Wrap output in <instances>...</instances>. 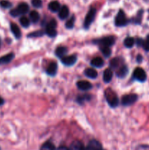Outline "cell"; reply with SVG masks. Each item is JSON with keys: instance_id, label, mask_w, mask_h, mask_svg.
<instances>
[{"instance_id": "cell-8", "label": "cell", "mask_w": 149, "mask_h": 150, "mask_svg": "<svg viewBox=\"0 0 149 150\" xmlns=\"http://www.w3.org/2000/svg\"><path fill=\"white\" fill-rule=\"evenodd\" d=\"M133 77L135 80L138 81L140 82H144L147 79V76H146V73L145 72V70H143L141 67H137L135 70H134V73H133Z\"/></svg>"}, {"instance_id": "cell-29", "label": "cell", "mask_w": 149, "mask_h": 150, "mask_svg": "<svg viewBox=\"0 0 149 150\" xmlns=\"http://www.w3.org/2000/svg\"><path fill=\"white\" fill-rule=\"evenodd\" d=\"M20 23L23 27L27 28L30 25V21L28 18L25 17V16H22L20 18Z\"/></svg>"}, {"instance_id": "cell-26", "label": "cell", "mask_w": 149, "mask_h": 150, "mask_svg": "<svg viewBox=\"0 0 149 150\" xmlns=\"http://www.w3.org/2000/svg\"><path fill=\"white\" fill-rule=\"evenodd\" d=\"M29 17H30L31 21H32L33 23H37V22H38V21L39 20L40 16H39V14L38 13V12L33 10V11L31 12L30 14H29Z\"/></svg>"}, {"instance_id": "cell-33", "label": "cell", "mask_w": 149, "mask_h": 150, "mask_svg": "<svg viewBox=\"0 0 149 150\" xmlns=\"http://www.w3.org/2000/svg\"><path fill=\"white\" fill-rule=\"evenodd\" d=\"M32 4L36 8H39L42 6V0H32Z\"/></svg>"}, {"instance_id": "cell-22", "label": "cell", "mask_w": 149, "mask_h": 150, "mask_svg": "<svg viewBox=\"0 0 149 150\" xmlns=\"http://www.w3.org/2000/svg\"><path fill=\"white\" fill-rule=\"evenodd\" d=\"M91 64L95 67H102L104 65V61L101 57H95L91 61Z\"/></svg>"}, {"instance_id": "cell-6", "label": "cell", "mask_w": 149, "mask_h": 150, "mask_svg": "<svg viewBox=\"0 0 149 150\" xmlns=\"http://www.w3.org/2000/svg\"><path fill=\"white\" fill-rule=\"evenodd\" d=\"M96 9L93 8V7H91V8L89 10V11L88 12L84 20V27L86 28V29H88V28L90 26V25L93 23V20H94L95 18V16H96Z\"/></svg>"}, {"instance_id": "cell-39", "label": "cell", "mask_w": 149, "mask_h": 150, "mask_svg": "<svg viewBox=\"0 0 149 150\" xmlns=\"http://www.w3.org/2000/svg\"><path fill=\"white\" fill-rule=\"evenodd\" d=\"M4 99H3L2 98H1V97H0V105H3V104H4Z\"/></svg>"}, {"instance_id": "cell-15", "label": "cell", "mask_w": 149, "mask_h": 150, "mask_svg": "<svg viewBox=\"0 0 149 150\" xmlns=\"http://www.w3.org/2000/svg\"><path fill=\"white\" fill-rule=\"evenodd\" d=\"M70 14V11H69V8L66 5H64L63 7H61L60 8L59 11H58V17L61 19V20H64V19L67 18L69 16Z\"/></svg>"}, {"instance_id": "cell-1", "label": "cell", "mask_w": 149, "mask_h": 150, "mask_svg": "<svg viewBox=\"0 0 149 150\" xmlns=\"http://www.w3.org/2000/svg\"><path fill=\"white\" fill-rule=\"evenodd\" d=\"M105 96L110 106L112 107V108H115V107L118 106V103H119L118 96L112 89H107L105 92Z\"/></svg>"}, {"instance_id": "cell-34", "label": "cell", "mask_w": 149, "mask_h": 150, "mask_svg": "<svg viewBox=\"0 0 149 150\" xmlns=\"http://www.w3.org/2000/svg\"><path fill=\"white\" fill-rule=\"evenodd\" d=\"M0 5L1 6L4 8H9L12 6V4L9 1H7V0H1L0 1Z\"/></svg>"}, {"instance_id": "cell-5", "label": "cell", "mask_w": 149, "mask_h": 150, "mask_svg": "<svg viewBox=\"0 0 149 150\" xmlns=\"http://www.w3.org/2000/svg\"><path fill=\"white\" fill-rule=\"evenodd\" d=\"M115 38L113 36H108L101 38V39L96 40V41H94V42H96L99 45V47H111L115 43Z\"/></svg>"}, {"instance_id": "cell-19", "label": "cell", "mask_w": 149, "mask_h": 150, "mask_svg": "<svg viewBox=\"0 0 149 150\" xmlns=\"http://www.w3.org/2000/svg\"><path fill=\"white\" fill-rule=\"evenodd\" d=\"M127 73H128V67H127L125 64H123V65L121 66V67H120L116 71L117 76L119 78L125 77L126 75H127Z\"/></svg>"}, {"instance_id": "cell-2", "label": "cell", "mask_w": 149, "mask_h": 150, "mask_svg": "<svg viewBox=\"0 0 149 150\" xmlns=\"http://www.w3.org/2000/svg\"><path fill=\"white\" fill-rule=\"evenodd\" d=\"M29 7L26 3L22 2L18 4L16 8L13 9L10 11V15L13 17H18V16H21V15H25L29 12Z\"/></svg>"}, {"instance_id": "cell-40", "label": "cell", "mask_w": 149, "mask_h": 150, "mask_svg": "<svg viewBox=\"0 0 149 150\" xmlns=\"http://www.w3.org/2000/svg\"><path fill=\"white\" fill-rule=\"evenodd\" d=\"M1 39H0V47H1Z\"/></svg>"}, {"instance_id": "cell-4", "label": "cell", "mask_w": 149, "mask_h": 150, "mask_svg": "<svg viewBox=\"0 0 149 150\" xmlns=\"http://www.w3.org/2000/svg\"><path fill=\"white\" fill-rule=\"evenodd\" d=\"M56 27V21L55 19H52L45 26V34L51 38L56 37L57 35Z\"/></svg>"}, {"instance_id": "cell-31", "label": "cell", "mask_w": 149, "mask_h": 150, "mask_svg": "<svg viewBox=\"0 0 149 150\" xmlns=\"http://www.w3.org/2000/svg\"><path fill=\"white\" fill-rule=\"evenodd\" d=\"M74 21H75V18H74V16H72L66 23V27L67 29H72L74 25Z\"/></svg>"}, {"instance_id": "cell-35", "label": "cell", "mask_w": 149, "mask_h": 150, "mask_svg": "<svg viewBox=\"0 0 149 150\" xmlns=\"http://www.w3.org/2000/svg\"><path fill=\"white\" fill-rule=\"evenodd\" d=\"M142 14H143V11H140L138 13V15L137 16V17L134 19V21L135 23H140L141 21V18H142Z\"/></svg>"}, {"instance_id": "cell-16", "label": "cell", "mask_w": 149, "mask_h": 150, "mask_svg": "<svg viewBox=\"0 0 149 150\" xmlns=\"http://www.w3.org/2000/svg\"><path fill=\"white\" fill-rule=\"evenodd\" d=\"M112 70L111 68H107L103 73V81L105 83H109L112 79Z\"/></svg>"}, {"instance_id": "cell-18", "label": "cell", "mask_w": 149, "mask_h": 150, "mask_svg": "<svg viewBox=\"0 0 149 150\" xmlns=\"http://www.w3.org/2000/svg\"><path fill=\"white\" fill-rule=\"evenodd\" d=\"M60 8H61V6H60L59 2L58 1H53L48 4V9L53 13L59 11Z\"/></svg>"}, {"instance_id": "cell-9", "label": "cell", "mask_w": 149, "mask_h": 150, "mask_svg": "<svg viewBox=\"0 0 149 150\" xmlns=\"http://www.w3.org/2000/svg\"><path fill=\"white\" fill-rule=\"evenodd\" d=\"M62 64L66 66H72L75 64L77 61V57L75 55L68 56V57H64L61 59Z\"/></svg>"}, {"instance_id": "cell-14", "label": "cell", "mask_w": 149, "mask_h": 150, "mask_svg": "<svg viewBox=\"0 0 149 150\" xmlns=\"http://www.w3.org/2000/svg\"><path fill=\"white\" fill-rule=\"evenodd\" d=\"M57 68H58V66L56 62H51V64L48 65V68L46 70V73H48L49 76H54L57 73Z\"/></svg>"}, {"instance_id": "cell-7", "label": "cell", "mask_w": 149, "mask_h": 150, "mask_svg": "<svg viewBox=\"0 0 149 150\" xmlns=\"http://www.w3.org/2000/svg\"><path fill=\"white\" fill-rule=\"evenodd\" d=\"M137 95L135 94H129L123 96L121 99V103L124 106H128L134 104L137 100Z\"/></svg>"}, {"instance_id": "cell-13", "label": "cell", "mask_w": 149, "mask_h": 150, "mask_svg": "<svg viewBox=\"0 0 149 150\" xmlns=\"http://www.w3.org/2000/svg\"><path fill=\"white\" fill-rule=\"evenodd\" d=\"M14 57L15 54L13 53H10V54H7L6 55L3 56V57L0 58V65L1 64H8L9 62H10L14 59Z\"/></svg>"}, {"instance_id": "cell-25", "label": "cell", "mask_w": 149, "mask_h": 150, "mask_svg": "<svg viewBox=\"0 0 149 150\" xmlns=\"http://www.w3.org/2000/svg\"><path fill=\"white\" fill-rule=\"evenodd\" d=\"M91 95H87V94L84 95H80V96H78L77 98V101L79 104L83 105L86 101H88L89 100H91Z\"/></svg>"}, {"instance_id": "cell-11", "label": "cell", "mask_w": 149, "mask_h": 150, "mask_svg": "<svg viewBox=\"0 0 149 150\" xmlns=\"http://www.w3.org/2000/svg\"><path fill=\"white\" fill-rule=\"evenodd\" d=\"M85 150H104L101 144L96 140H92L89 142L87 147L85 148Z\"/></svg>"}, {"instance_id": "cell-17", "label": "cell", "mask_w": 149, "mask_h": 150, "mask_svg": "<svg viewBox=\"0 0 149 150\" xmlns=\"http://www.w3.org/2000/svg\"><path fill=\"white\" fill-rule=\"evenodd\" d=\"M84 74L85 76H87L88 78H89V79H96L98 76L97 72H96V70L93 68L86 69L84 71Z\"/></svg>"}, {"instance_id": "cell-23", "label": "cell", "mask_w": 149, "mask_h": 150, "mask_svg": "<svg viewBox=\"0 0 149 150\" xmlns=\"http://www.w3.org/2000/svg\"><path fill=\"white\" fill-rule=\"evenodd\" d=\"M121 60L122 59H121V58L112 59L110 61V68L114 69V70H118V69L120 67L119 65L121 64Z\"/></svg>"}, {"instance_id": "cell-27", "label": "cell", "mask_w": 149, "mask_h": 150, "mask_svg": "<svg viewBox=\"0 0 149 150\" xmlns=\"http://www.w3.org/2000/svg\"><path fill=\"white\" fill-rule=\"evenodd\" d=\"M124 44L127 48H131V47H133V45L134 44V39L133 38H131V37H128V38H125Z\"/></svg>"}, {"instance_id": "cell-37", "label": "cell", "mask_w": 149, "mask_h": 150, "mask_svg": "<svg viewBox=\"0 0 149 150\" xmlns=\"http://www.w3.org/2000/svg\"><path fill=\"white\" fill-rule=\"evenodd\" d=\"M143 61V57H142L141 55H138L137 57V62L138 63H140Z\"/></svg>"}, {"instance_id": "cell-38", "label": "cell", "mask_w": 149, "mask_h": 150, "mask_svg": "<svg viewBox=\"0 0 149 150\" xmlns=\"http://www.w3.org/2000/svg\"><path fill=\"white\" fill-rule=\"evenodd\" d=\"M57 150H70V149H67V147H64V146H61V147L58 148Z\"/></svg>"}, {"instance_id": "cell-32", "label": "cell", "mask_w": 149, "mask_h": 150, "mask_svg": "<svg viewBox=\"0 0 149 150\" xmlns=\"http://www.w3.org/2000/svg\"><path fill=\"white\" fill-rule=\"evenodd\" d=\"M142 46L143 47V48H144L146 51H149V35H148L146 39L145 40H143Z\"/></svg>"}, {"instance_id": "cell-21", "label": "cell", "mask_w": 149, "mask_h": 150, "mask_svg": "<svg viewBox=\"0 0 149 150\" xmlns=\"http://www.w3.org/2000/svg\"><path fill=\"white\" fill-rule=\"evenodd\" d=\"M67 51H68V50H67V48H66V47L59 46L56 49L55 54L58 57H59V58H62V57H64V56L67 54Z\"/></svg>"}, {"instance_id": "cell-30", "label": "cell", "mask_w": 149, "mask_h": 150, "mask_svg": "<svg viewBox=\"0 0 149 150\" xmlns=\"http://www.w3.org/2000/svg\"><path fill=\"white\" fill-rule=\"evenodd\" d=\"M45 34V31L42 30H39V31H36V32H32V33L29 34L28 35L29 38H37V37H41L42 35H44Z\"/></svg>"}, {"instance_id": "cell-24", "label": "cell", "mask_w": 149, "mask_h": 150, "mask_svg": "<svg viewBox=\"0 0 149 150\" xmlns=\"http://www.w3.org/2000/svg\"><path fill=\"white\" fill-rule=\"evenodd\" d=\"M39 150H56V146H54L53 144L51 142H47L44 143L40 147Z\"/></svg>"}, {"instance_id": "cell-36", "label": "cell", "mask_w": 149, "mask_h": 150, "mask_svg": "<svg viewBox=\"0 0 149 150\" xmlns=\"http://www.w3.org/2000/svg\"><path fill=\"white\" fill-rule=\"evenodd\" d=\"M143 39H137V41H136V42H137V45H138V46H142V45H143Z\"/></svg>"}, {"instance_id": "cell-10", "label": "cell", "mask_w": 149, "mask_h": 150, "mask_svg": "<svg viewBox=\"0 0 149 150\" xmlns=\"http://www.w3.org/2000/svg\"><path fill=\"white\" fill-rule=\"evenodd\" d=\"M77 86L80 90L81 91H88L90 90L92 88V84L87 81H79L77 82Z\"/></svg>"}, {"instance_id": "cell-20", "label": "cell", "mask_w": 149, "mask_h": 150, "mask_svg": "<svg viewBox=\"0 0 149 150\" xmlns=\"http://www.w3.org/2000/svg\"><path fill=\"white\" fill-rule=\"evenodd\" d=\"M85 146L82 142L79 141H75L72 142L70 147V150H85Z\"/></svg>"}, {"instance_id": "cell-12", "label": "cell", "mask_w": 149, "mask_h": 150, "mask_svg": "<svg viewBox=\"0 0 149 150\" xmlns=\"http://www.w3.org/2000/svg\"><path fill=\"white\" fill-rule=\"evenodd\" d=\"M10 29H11L12 33L15 36L16 39H20L21 38V32H20V28L18 27L17 24L14 23H12L10 24Z\"/></svg>"}, {"instance_id": "cell-28", "label": "cell", "mask_w": 149, "mask_h": 150, "mask_svg": "<svg viewBox=\"0 0 149 150\" xmlns=\"http://www.w3.org/2000/svg\"><path fill=\"white\" fill-rule=\"evenodd\" d=\"M100 51H102V54L104 55V57L108 58L111 55V50L110 48V47H105V46H100Z\"/></svg>"}, {"instance_id": "cell-3", "label": "cell", "mask_w": 149, "mask_h": 150, "mask_svg": "<svg viewBox=\"0 0 149 150\" xmlns=\"http://www.w3.org/2000/svg\"><path fill=\"white\" fill-rule=\"evenodd\" d=\"M129 21L127 18L124 12L122 10H120L117 14L116 17L115 18V24L116 26L121 27V26H124L129 23Z\"/></svg>"}]
</instances>
